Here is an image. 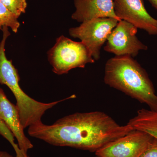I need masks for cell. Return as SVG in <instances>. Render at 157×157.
<instances>
[{"mask_svg":"<svg viewBox=\"0 0 157 157\" xmlns=\"http://www.w3.org/2000/svg\"><path fill=\"white\" fill-rule=\"evenodd\" d=\"M134 130L122 126L105 113H76L52 125L42 122L29 127V135L56 146L69 147L95 153L107 144Z\"/></svg>","mask_w":157,"mask_h":157,"instance_id":"6da1fadb","label":"cell"},{"mask_svg":"<svg viewBox=\"0 0 157 157\" xmlns=\"http://www.w3.org/2000/svg\"><path fill=\"white\" fill-rule=\"evenodd\" d=\"M129 56H115L105 64L104 81L110 87L157 111V96L146 71Z\"/></svg>","mask_w":157,"mask_h":157,"instance_id":"7a4b0ae2","label":"cell"},{"mask_svg":"<svg viewBox=\"0 0 157 157\" xmlns=\"http://www.w3.org/2000/svg\"><path fill=\"white\" fill-rule=\"evenodd\" d=\"M48 57L52 71L58 75L67 74L75 68H84L95 61L83 42H75L63 36L57 39Z\"/></svg>","mask_w":157,"mask_h":157,"instance_id":"3957f363","label":"cell"},{"mask_svg":"<svg viewBox=\"0 0 157 157\" xmlns=\"http://www.w3.org/2000/svg\"><path fill=\"white\" fill-rule=\"evenodd\" d=\"M119 21L111 17L96 18L82 23L77 27L69 29L70 36L78 38L89 49L93 58H100L101 47Z\"/></svg>","mask_w":157,"mask_h":157,"instance_id":"277c9868","label":"cell"},{"mask_svg":"<svg viewBox=\"0 0 157 157\" xmlns=\"http://www.w3.org/2000/svg\"><path fill=\"white\" fill-rule=\"evenodd\" d=\"M137 28L124 20L120 21L109 34L104 50L116 56H129L135 57L140 50L147 47L138 39Z\"/></svg>","mask_w":157,"mask_h":157,"instance_id":"5b68a950","label":"cell"},{"mask_svg":"<svg viewBox=\"0 0 157 157\" xmlns=\"http://www.w3.org/2000/svg\"><path fill=\"white\" fill-rule=\"evenodd\" d=\"M153 137L137 130L107 144L95 152L100 157H139Z\"/></svg>","mask_w":157,"mask_h":157,"instance_id":"8992f818","label":"cell"},{"mask_svg":"<svg viewBox=\"0 0 157 157\" xmlns=\"http://www.w3.org/2000/svg\"><path fill=\"white\" fill-rule=\"evenodd\" d=\"M117 17L144 30L150 35H157V20L151 16L143 0H114Z\"/></svg>","mask_w":157,"mask_h":157,"instance_id":"52a82bcc","label":"cell"},{"mask_svg":"<svg viewBox=\"0 0 157 157\" xmlns=\"http://www.w3.org/2000/svg\"><path fill=\"white\" fill-rule=\"evenodd\" d=\"M0 118L17 139L20 149L28 155V151L33 148V145L25 134L17 106L9 101L2 88H0Z\"/></svg>","mask_w":157,"mask_h":157,"instance_id":"ba28073f","label":"cell"},{"mask_svg":"<svg viewBox=\"0 0 157 157\" xmlns=\"http://www.w3.org/2000/svg\"><path fill=\"white\" fill-rule=\"evenodd\" d=\"M76 11L72 19L84 22L96 18L111 17L119 19L115 14L113 0H74Z\"/></svg>","mask_w":157,"mask_h":157,"instance_id":"9c48e42d","label":"cell"},{"mask_svg":"<svg viewBox=\"0 0 157 157\" xmlns=\"http://www.w3.org/2000/svg\"><path fill=\"white\" fill-rule=\"evenodd\" d=\"M134 130H139L157 139V111L142 108L127 124Z\"/></svg>","mask_w":157,"mask_h":157,"instance_id":"30bf717a","label":"cell"},{"mask_svg":"<svg viewBox=\"0 0 157 157\" xmlns=\"http://www.w3.org/2000/svg\"><path fill=\"white\" fill-rule=\"evenodd\" d=\"M18 18L0 2V29L6 26L10 28L16 33L20 25Z\"/></svg>","mask_w":157,"mask_h":157,"instance_id":"8fae6325","label":"cell"},{"mask_svg":"<svg viewBox=\"0 0 157 157\" xmlns=\"http://www.w3.org/2000/svg\"><path fill=\"white\" fill-rule=\"evenodd\" d=\"M0 135L8 140L14 149L16 157H29L20 149L18 144L14 142V137L5 123L0 118Z\"/></svg>","mask_w":157,"mask_h":157,"instance_id":"7c38bea8","label":"cell"},{"mask_svg":"<svg viewBox=\"0 0 157 157\" xmlns=\"http://www.w3.org/2000/svg\"><path fill=\"white\" fill-rule=\"evenodd\" d=\"M0 2L17 17L25 13L27 7L26 0H0Z\"/></svg>","mask_w":157,"mask_h":157,"instance_id":"4fadbf2b","label":"cell"},{"mask_svg":"<svg viewBox=\"0 0 157 157\" xmlns=\"http://www.w3.org/2000/svg\"><path fill=\"white\" fill-rule=\"evenodd\" d=\"M139 157H157V139L153 137L146 149Z\"/></svg>","mask_w":157,"mask_h":157,"instance_id":"5bb4252c","label":"cell"},{"mask_svg":"<svg viewBox=\"0 0 157 157\" xmlns=\"http://www.w3.org/2000/svg\"><path fill=\"white\" fill-rule=\"evenodd\" d=\"M0 157H16L13 156L8 152L0 151Z\"/></svg>","mask_w":157,"mask_h":157,"instance_id":"9a60e30c","label":"cell"},{"mask_svg":"<svg viewBox=\"0 0 157 157\" xmlns=\"http://www.w3.org/2000/svg\"><path fill=\"white\" fill-rule=\"evenodd\" d=\"M152 6L157 10V0H147Z\"/></svg>","mask_w":157,"mask_h":157,"instance_id":"2e32d148","label":"cell"},{"mask_svg":"<svg viewBox=\"0 0 157 157\" xmlns=\"http://www.w3.org/2000/svg\"><path fill=\"white\" fill-rule=\"evenodd\" d=\"M95 157H100L98 156H96Z\"/></svg>","mask_w":157,"mask_h":157,"instance_id":"e0dca14e","label":"cell"}]
</instances>
